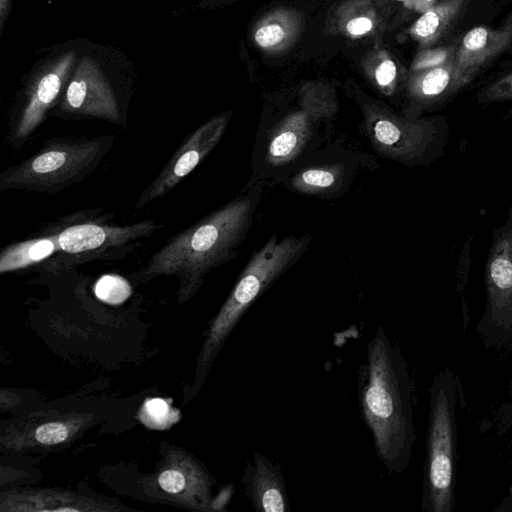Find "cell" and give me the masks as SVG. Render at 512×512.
<instances>
[{
  "mask_svg": "<svg viewBox=\"0 0 512 512\" xmlns=\"http://www.w3.org/2000/svg\"><path fill=\"white\" fill-rule=\"evenodd\" d=\"M484 282L486 302L477 332L488 346L512 340V205L506 220L494 228Z\"/></svg>",
  "mask_w": 512,
  "mask_h": 512,
  "instance_id": "10",
  "label": "cell"
},
{
  "mask_svg": "<svg viewBox=\"0 0 512 512\" xmlns=\"http://www.w3.org/2000/svg\"><path fill=\"white\" fill-rule=\"evenodd\" d=\"M468 0H441L426 10L414 23L411 32L419 41L436 42L454 24Z\"/></svg>",
  "mask_w": 512,
  "mask_h": 512,
  "instance_id": "20",
  "label": "cell"
},
{
  "mask_svg": "<svg viewBox=\"0 0 512 512\" xmlns=\"http://www.w3.org/2000/svg\"><path fill=\"white\" fill-rule=\"evenodd\" d=\"M455 50L452 47L436 49L424 53L416 62V69H426L441 65L452 58Z\"/></svg>",
  "mask_w": 512,
  "mask_h": 512,
  "instance_id": "26",
  "label": "cell"
},
{
  "mask_svg": "<svg viewBox=\"0 0 512 512\" xmlns=\"http://www.w3.org/2000/svg\"><path fill=\"white\" fill-rule=\"evenodd\" d=\"M339 166H320L305 169L292 180V187L306 193L323 192L337 185L341 180Z\"/></svg>",
  "mask_w": 512,
  "mask_h": 512,
  "instance_id": "21",
  "label": "cell"
},
{
  "mask_svg": "<svg viewBox=\"0 0 512 512\" xmlns=\"http://www.w3.org/2000/svg\"><path fill=\"white\" fill-rule=\"evenodd\" d=\"M138 418L145 426L162 430L175 424L179 420L180 414L167 400L151 398L143 403Z\"/></svg>",
  "mask_w": 512,
  "mask_h": 512,
  "instance_id": "22",
  "label": "cell"
},
{
  "mask_svg": "<svg viewBox=\"0 0 512 512\" xmlns=\"http://www.w3.org/2000/svg\"><path fill=\"white\" fill-rule=\"evenodd\" d=\"M358 396L380 460L389 472H404L416 442L412 385L407 362L381 325L359 370Z\"/></svg>",
  "mask_w": 512,
  "mask_h": 512,
  "instance_id": "2",
  "label": "cell"
},
{
  "mask_svg": "<svg viewBox=\"0 0 512 512\" xmlns=\"http://www.w3.org/2000/svg\"><path fill=\"white\" fill-rule=\"evenodd\" d=\"M57 250L55 236L43 230L39 236L3 248L0 253V272L7 273L28 268L48 260Z\"/></svg>",
  "mask_w": 512,
  "mask_h": 512,
  "instance_id": "19",
  "label": "cell"
},
{
  "mask_svg": "<svg viewBox=\"0 0 512 512\" xmlns=\"http://www.w3.org/2000/svg\"><path fill=\"white\" fill-rule=\"evenodd\" d=\"M257 184L244 196L207 214L172 236L138 271L131 273L137 284L160 276L179 280V303L190 300L202 287L206 275L230 261L244 240L261 197Z\"/></svg>",
  "mask_w": 512,
  "mask_h": 512,
  "instance_id": "1",
  "label": "cell"
},
{
  "mask_svg": "<svg viewBox=\"0 0 512 512\" xmlns=\"http://www.w3.org/2000/svg\"><path fill=\"white\" fill-rule=\"evenodd\" d=\"M429 393L421 507L424 512H454L460 395L455 373L448 367L439 371Z\"/></svg>",
  "mask_w": 512,
  "mask_h": 512,
  "instance_id": "4",
  "label": "cell"
},
{
  "mask_svg": "<svg viewBox=\"0 0 512 512\" xmlns=\"http://www.w3.org/2000/svg\"><path fill=\"white\" fill-rule=\"evenodd\" d=\"M511 387H512V382H511ZM512 391V390H511ZM512 393V392H511Z\"/></svg>",
  "mask_w": 512,
  "mask_h": 512,
  "instance_id": "31",
  "label": "cell"
},
{
  "mask_svg": "<svg viewBox=\"0 0 512 512\" xmlns=\"http://www.w3.org/2000/svg\"><path fill=\"white\" fill-rule=\"evenodd\" d=\"M133 68L128 58L113 47L81 39L72 75L50 114L120 124L123 98L134 79Z\"/></svg>",
  "mask_w": 512,
  "mask_h": 512,
  "instance_id": "3",
  "label": "cell"
},
{
  "mask_svg": "<svg viewBox=\"0 0 512 512\" xmlns=\"http://www.w3.org/2000/svg\"><path fill=\"white\" fill-rule=\"evenodd\" d=\"M2 512L119 511L122 507L60 489H13L0 494Z\"/></svg>",
  "mask_w": 512,
  "mask_h": 512,
  "instance_id": "14",
  "label": "cell"
},
{
  "mask_svg": "<svg viewBox=\"0 0 512 512\" xmlns=\"http://www.w3.org/2000/svg\"><path fill=\"white\" fill-rule=\"evenodd\" d=\"M285 36L284 29L278 24L260 27L254 36L256 43L263 48H270L280 43Z\"/></svg>",
  "mask_w": 512,
  "mask_h": 512,
  "instance_id": "25",
  "label": "cell"
},
{
  "mask_svg": "<svg viewBox=\"0 0 512 512\" xmlns=\"http://www.w3.org/2000/svg\"><path fill=\"white\" fill-rule=\"evenodd\" d=\"M454 56L441 65L426 68L411 84V94L419 111L431 108L453 95Z\"/></svg>",
  "mask_w": 512,
  "mask_h": 512,
  "instance_id": "18",
  "label": "cell"
},
{
  "mask_svg": "<svg viewBox=\"0 0 512 512\" xmlns=\"http://www.w3.org/2000/svg\"><path fill=\"white\" fill-rule=\"evenodd\" d=\"M366 131L382 155L407 165H429L445 152L450 128L445 116L400 118L368 109Z\"/></svg>",
  "mask_w": 512,
  "mask_h": 512,
  "instance_id": "9",
  "label": "cell"
},
{
  "mask_svg": "<svg viewBox=\"0 0 512 512\" xmlns=\"http://www.w3.org/2000/svg\"><path fill=\"white\" fill-rule=\"evenodd\" d=\"M92 421L91 414H56L40 416L23 427H17L2 435V444L8 448L46 447L62 444L72 440Z\"/></svg>",
  "mask_w": 512,
  "mask_h": 512,
  "instance_id": "15",
  "label": "cell"
},
{
  "mask_svg": "<svg viewBox=\"0 0 512 512\" xmlns=\"http://www.w3.org/2000/svg\"><path fill=\"white\" fill-rule=\"evenodd\" d=\"M12 8V0H0V33L2 34Z\"/></svg>",
  "mask_w": 512,
  "mask_h": 512,
  "instance_id": "29",
  "label": "cell"
},
{
  "mask_svg": "<svg viewBox=\"0 0 512 512\" xmlns=\"http://www.w3.org/2000/svg\"><path fill=\"white\" fill-rule=\"evenodd\" d=\"M213 483L201 463L177 447L168 449L157 471L146 480V486L152 485L153 497L200 511H213Z\"/></svg>",
  "mask_w": 512,
  "mask_h": 512,
  "instance_id": "11",
  "label": "cell"
},
{
  "mask_svg": "<svg viewBox=\"0 0 512 512\" xmlns=\"http://www.w3.org/2000/svg\"><path fill=\"white\" fill-rule=\"evenodd\" d=\"M114 138L63 137L47 141L36 153L0 174V191L61 192L83 181L101 163Z\"/></svg>",
  "mask_w": 512,
  "mask_h": 512,
  "instance_id": "6",
  "label": "cell"
},
{
  "mask_svg": "<svg viewBox=\"0 0 512 512\" xmlns=\"http://www.w3.org/2000/svg\"><path fill=\"white\" fill-rule=\"evenodd\" d=\"M511 440H512V438H511Z\"/></svg>",
  "mask_w": 512,
  "mask_h": 512,
  "instance_id": "32",
  "label": "cell"
},
{
  "mask_svg": "<svg viewBox=\"0 0 512 512\" xmlns=\"http://www.w3.org/2000/svg\"><path fill=\"white\" fill-rule=\"evenodd\" d=\"M243 472L244 491L252 506L263 512H288L289 502L279 465L254 452Z\"/></svg>",
  "mask_w": 512,
  "mask_h": 512,
  "instance_id": "16",
  "label": "cell"
},
{
  "mask_svg": "<svg viewBox=\"0 0 512 512\" xmlns=\"http://www.w3.org/2000/svg\"><path fill=\"white\" fill-rule=\"evenodd\" d=\"M512 46V12L499 28L475 27L462 38L453 61L455 94L468 85L496 57Z\"/></svg>",
  "mask_w": 512,
  "mask_h": 512,
  "instance_id": "13",
  "label": "cell"
},
{
  "mask_svg": "<svg viewBox=\"0 0 512 512\" xmlns=\"http://www.w3.org/2000/svg\"><path fill=\"white\" fill-rule=\"evenodd\" d=\"M398 1L409 2V3H411V6L418 8L417 0H398ZM418 1H419L421 10H425V11L428 10L429 8H431L435 4V0H418Z\"/></svg>",
  "mask_w": 512,
  "mask_h": 512,
  "instance_id": "30",
  "label": "cell"
},
{
  "mask_svg": "<svg viewBox=\"0 0 512 512\" xmlns=\"http://www.w3.org/2000/svg\"><path fill=\"white\" fill-rule=\"evenodd\" d=\"M396 66L392 60L383 61L375 72L377 83L382 87H389L396 78Z\"/></svg>",
  "mask_w": 512,
  "mask_h": 512,
  "instance_id": "27",
  "label": "cell"
},
{
  "mask_svg": "<svg viewBox=\"0 0 512 512\" xmlns=\"http://www.w3.org/2000/svg\"><path fill=\"white\" fill-rule=\"evenodd\" d=\"M162 227L150 219L110 225L92 217L91 212L75 213L43 229L55 236L58 246L57 252L44 262V268L56 271L91 261L123 258Z\"/></svg>",
  "mask_w": 512,
  "mask_h": 512,
  "instance_id": "7",
  "label": "cell"
},
{
  "mask_svg": "<svg viewBox=\"0 0 512 512\" xmlns=\"http://www.w3.org/2000/svg\"><path fill=\"white\" fill-rule=\"evenodd\" d=\"M230 113L209 119L194 130L178 147L159 174L141 192L136 208L163 197L184 180L218 145L222 139Z\"/></svg>",
  "mask_w": 512,
  "mask_h": 512,
  "instance_id": "12",
  "label": "cell"
},
{
  "mask_svg": "<svg viewBox=\"0 0 512 512\" xmlns=\"http://www.w3.org/2000/svg\"><path fill=\"white\" fill-rule=\"evenodd\" d=\"M311 132L307 114L295 113L287 117L272 134L267 146V161L282 165L296 157Z\"/></svg>",
  "mask_w": 512,
  "mask_h": 512,
  "instance_id": "17",
  "label": "cell"
},
{
  "mask_svg": "<svg viewBox=\"0 0 512 512\" xmlns=\"http://www.w3.org/2000/svg\"><path fill=\"white\" fill-rule=\"evenodd\" d=\"M80 41L50 48L25 77L9 112L7 141L13 149H20L60 102L78 58Z\"/></svg>",
  "mask_w": 512,
  "mask_h": 512,
  "instance_id": "8",
  "label": "cell"
},
{
  "mask_svg": "<svg viewBox=\"0 0 512 512\" xmlns=\"http://www.w3.org/2000/svg\"><path fill=\"white\" fill-rule=\"evenodd\" d=\"M477 97L484 104L512 99V72L487 85Z\"/></svg>",
  "mask_w": 512,
  "mask_h": 512,
  "instance_id": "24",
  "label": "cell"
},
{
  "mask_svg": "<svg viewBox=\"0 0 512 512\" xmlns=\"http://www.w3.org/2000/svg\"><path fill=\"white\" fill-rule=\"evenodd\" d=\"M98 299L108 304L117 305L124 302L131 294V286L124 278L117 275H104L94 288Z\"/></svg>",
  "mask_w": 512,
  "mask_h": 512,
  "instance_id": "23",
  "label": "cell"
},
{
  "mask_svg": "<svg viewBox=\"0 0 512 512\" xmlns=\"http://www.w3.org/2000/svg\"><path fill=\"white\" fill-rule=\"evenodd\" d=\"M347 31L354 36L367 33L372 28V21L367 17H357L347 23Z\"/></svg>",
  "mask_w": 512,
  "mask_h": 512,
  "instance_id": "28",
  "label": "cell"
},
{
  "mask_svg": "<svg viewBox=\"0 0 512 512\" xmlns=\"http://www.w3.org/2000/svg\"><path fill=\"white\" fill-rule=\"evenodd\" d=\"M309 235H273L256 251L242 270L233 289L213 318L200 350L195 381L201 387L228 336L253 302L305 251Z\"/></svg>",
  "mask_w": 512,
  "mask_h": 512,
  "instance_id": "5",
  "label": "cell"
}]
</instances>
